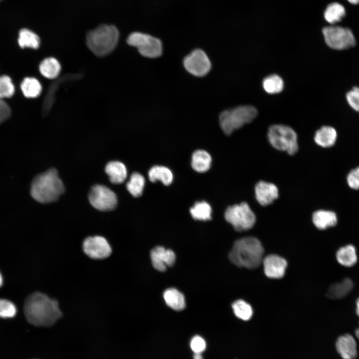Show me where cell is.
<instances>
[{"label":"cell","mask_w":359,"mask_h":359,"mask_svg":"<svg viewBox=\"0 0 359 359\" xmlns=\"http://www.w3.org/2000/svg\"><path fill=\"white\" fill-rule=\"evenodd\" d=\"M347 181L350 187L355 189L359 188V180L352 171L347 177Z\"/></svg>","instance_id":"f35d334b"},{"label":"cell","mask_w":359,"mask_h":359,"mask_svg":"<svg viewBox=\"0 0 359 359\" xmlns=\"http://www.w3.org/2000/svg\"><path fill=\"white\" fill-rule=\"evenodd\" d=\"M24 313L27 321L35 326H51L62 316L58 302L40 292L27 297Z\"/></svg>","instance_id":"6da1fadb"},{"label":"cell","mask_w":359,"mask_h":359,"mask_svg":"<svg viewBox=\"0 0 359 359\" xmlns=\"http://www.w3.org/2000/svg\"><path fill=\"white\" fill-rule=\"evenodd\" d=\"M84 252L94 259H104L112 253V248L105 238L101 236H89L83 242Z\"/></svg>","instance_id":"7c38bea8"},{"label":"cell","mask_w":359,"mask_h":359,"mask_svg":"<svg viewBox=\"0 0 359 359\" xmlns=\"http://www.w3.org/2000/svg\"><path fill=\"white\" fill-rule=\"evenodd\" d=\"M263 87L269 94H276L281 92L284 87L282 79L276 74L267 76L263 81Z\"/></svg>","instance_id":"1f68e13d"},{"label":"cell","mask_w":359,"mask_h":359,"mask_svg":"<svg viewBox=\"0 0 359 359\" xmlns=\"http://www.w3.org/2000/svg\"></svg>","instance_id":"bcb514c9"},{"label":"cell","mask_w":359,"mask_h":359,"mask_svg":"<svg viewBox=\"0 0 359 359\" xmlns=\"http://www.w3.org/2000/svg\"><path fill=\"white\" fill-rule=\"evenodd\" d=\"M232 307L235 315L244 321H247L252 317L253 310L251 306L242 300L235 301Z\"/></svg>","instance_id":"d6a6232c"},{"label":"cell","mask_w":359,"mask_h":359,"mask_svg":"<svg viewBox=\"0 0 359 359\" xmlns=\"http://www.w3.org/2000/svg\"><path fill=\"white\" fill-rule=\"evenodd\" d=\"M255 191L257 201L263 206L271 204L278 196L277 186L272 183L264 181H260L256 184Z\"/></svg>","instance_id":"2e32d148"},{"label":"cell","mask_w":359,"mask_h":359,"mask_svg":"<svg viewBox=\"0 0 359 359\" xmlns=\"http://www.w3.org/2000/svg\"><path fill=\"white\" fill-rule=\"evenodd\" d=\"M10 115V109L7 104L0 99V124L5 121Z\"/></svg>","instance_id":"74e56055"},{"label":"cell","mask_w":359,"mask_h":359,"mask_svg":"<svg viewBox=\"0 0 359 359\" xmlns=\"http://www.w3.org/2000/svg\"><path fill=\"white\" fill-rule=\"evenodd\" d=\"M14 93V87L11 78L7 75L0 76V99L10 98Z\"/></svg>","instance_id":"836d02e7"},{"label":"cell","mask_w":359,"mask_h":359,"mask_svg":"<svg viewBox=\"0 0 359 359\" xmlns=\"http://www.w3.org/2000/svg\"><path fill=\"white\" fill-rule=\"evenodd\" d=\"M190 347L194 353L201 354L205 349V340L199 336H195L191 340Z\"/></svg>","instance_id":"8d00e7d4"},{"label":"cell","mask_w":359,"mask_h":359,"mask_svg":"<svg viewBox=\"0 0 359 359\" xmlns=\"http://www.w3.org/2000/svg\"><path fill=\"white\" fill-rule=\"evenodd\" d=\"M24 96L26 98H36L41 92L42 87L38 80L33 77L25 78L20 84Z\"/></svg>","instance_id":"83f0119b"},{"label":"cell","mask_w":359,"mask_h":359,"mask_svg":"<svg viewBox=\"0 0 359 359\" xmlns=\"http://www.w3.org/2000/svg\"><path fill=\"white\" fill-rule=\"evenodd\" d=\"M356 335L357 338L359 339V328L356 331Z\"/></svg>","instance_id":"f6af8a7d"},{"label":"cell","mask_w":359,"mask_h":359,"mask_svg":"<svg viewBox=\"0 0 359 359\" xmlns=\"http://www.w3.org/2000/svg\"><path fill=\"white\" fill-rule=\"evenodd\" d=\"M18 43L19 46L22 48L28 47L37 49L40 45V39L33 31L23 28L19 32Z\"/></svg>","instance_id":"4316f807"},{"label":"cell","mask_w":359,"mask_h":359,"mask_svg":"<svg viewBox=\"0 0 359 359\" xmlns=\"http://www.w3.org/2000/svg\"><path fill=\"white\" fill-rule=\"evenodd\" d=\"M263 253V247L258 239L247 237L235 242L228 258L238 267L253 269L257 268L262 262Z\"/></svg>","instance_id":"7a4b0ae2"},{"label":"cell","mask_w":359,"mask_h":359,"mask_svg":"<svg viewBox=\"0 0 359 359\" xmlns=\"http://www.w3.org/2000/svg\"><path fill=\"white\" fill-rule=\"evenodd\" d=\"M257 115L256 109L251 105H242L226 110L219 115V124L227 135L251 122Z\"/></svg>","instance_id":"5b68a950"},{"label":"cell","mask_w":359,"mask_h":359,"mask_svg":"<svg viewBox=\"0 0 359 359\" xmlns=\"http://www.w3.org/2000/svg\"><path fill=\"white\" fill-rule=\"evenodd\" d=\"M189 211L191 216L195 220L206 221L211 219V207L204 201L195 202L190 208Z\"/></svg>","instance_id":"f546056e"},{"label":"cell","mask_w":359,"mask_h":359,"mask_svg":"<svg viewBox=\"0 0 359 359\" xmlns=\"http://www.w3.org/2000/svg\"><path fill=\"white\" fill-rule=\"evenodd\" d=\"M193 358V359H203L201 354L198 353H194Z\"/></svg>","instance_id":"ab89813d"},{"label":"cell","mask_w":359,"mask_h":359,"mask_svg":"<svg viewBox=\"0 0 359 359\" xmlns=\"http://www.w3.org/2000/svg\"><path fill=\"white\" fill-rule=\"evenodd\" d=\"M268 140L275 149L294 155L298 151L297 136L290 127L282 125H272L268 132Z\"/></svg>","instance_id":"8992f818"},{"label":"cell","mask_w":359,"mask_h":359,"mask_svg":"<svg viewBox=\"0 0 359 359\" xmlns=\"http://www.w3.org/2000/svg\"><path fill=\"white\" fill-rule=\"evenodd\" d=\"M264 273L270 278L279 279L282 278L287 266V261L282 257L271 254L263 259Z\"/></svg>","instance_id":"9a60e30c"},{"label":"cell","mask_w":359,"mask_h":359,"mask_svg":"<svg viewBox=\"0 0 359 359\" xmlns=\"http://www.w3.org/2000/svg\"><path fill=\"white\" fill-rule=\"evenodd\" d=\"M145 183L144 177L140 173H133L126 184L128 191L135 197L141 196L143 193Z\"/></svg>","instance_id":"4dcf8cb0"},{"label":"cell","mask_w":359,"mask_h":359,"mask_svg":"<svg viewBox=\"0 0 359 359\" xmlns=\"http://www.w3.org/2000/svg\"><path fill=\"white\" fill-rule=\"evenodd\" d=\"M83 74L78 73L67 74L57 79L49 86L42 106V115L44 117L48 115L55 100V95L58 88L64 83H70L80 79Z\"/></svg>","instance_id":"4fadbf2b"},{"label":"cell","mask_w":359,"mask_h":359,"mask_svg":"<svg viewBox=\"0 0 359 359\" xmlns=\"http://www.w3.org/2000/svg\"><path fill=\"white\" fill-rule=\"evenodd\" d=\"M39 71L45 77L56 79L60 72L61 66L58 60L53 57L44 59L39 65Z\"/></svg>","instance_id":"484cf974"},{"label":"cell","mask_w":359,"mask_h":359,"mask_svg":"<svg viewBox=\"0 0 359 359\" xmlns=\"http://www.w3.org/2000/svg\"><path fill=\"white\" fill-rule=\"evenodd\" d=\"M224 217L238 231L251 228L256 221L254 213L246 202L228 207L225 210Z\"/></svg>","instance_id":"ba28073f"},{"label":"cell","mask_w":359,"mask_h":359,"mask_svg":"<svg viewBox=\"0 0 359 359\" xmlns=\"http://www.w3.org/2000/svg\"><path fill=\"white\" fill-rule=\"evenodd\" d=\"M337 137V132L334 128L325 126L316 132L314 140L318 145L327 148L334 145Z\"/></svg>","instance_id":"ffe728a7"},{"label":"cell","mask_w":359,"mask_h":359,"mask_svg":"<svg viewBox=\"0 0 359 359\" xmlns=\"http://www.w3.org/2000/svg\"><path fill=\"white\" fill-rule=\"evenodd\" d=\"M119 37V31L115 26L102 24L87 33L86 44L96 56L103 57L115 48Z\"/></svg>","instance_id":"277c9868"},{"label":"cell","mask_w":359,"mask_h":359,"mask_svg":"<svg viewBox=\"0 0 359 359\" xmlns=\"http://www.w3.org/2000/svg\"><path fill=\"white\" fill-rule=\"evenodd\" d=\"M356 313L359 316V298L356 302Z\"/></svg>","instance_id":"b9f144b4"},{"label":"cell","mask_w":359,"mask_h":359,"mask_svg":"<svg viewBox=\"0 0 359 359\" xmlns=\"http://www.w3.org/2000/svg\"><path fill=\"white\" fill-rule=\"evenodd\" d=\"M336 348L343 359H354L357 355L356 341L349 334L342 336L338 338Z\"/></svg>","instance_id":"e0dca14e"},{"label":"cell","mask_w":359,"mask_h":359,"mask_svg":"<svg viewBox=\"0 0 359 359\" xmlns=\"http://www.w3.org/2000/svg\"><path fill=\"white\" fill-rule=\"evenodd\" d=\"M2 283H3V279H2V275L0 272V287L2 285Z\"/></svg>","instance_id":"ee69618b"},{"label":"cell","mask_w":359,"mask_h":359,"mask_svg":"<svg viewBox=\"0 0 359 359\" xmlns=\"http://www.w3.org/2000/svg\"><path fill=\"white\" fill-rule=\"evenodd\" d=\"M105 172L110 181L114 184L123 183L127 178V170L124 164L118 161L108 163L105 167Z\"/></svg>","instance_id":"ac0fdd59"},{"label":"cell","mask_w":359,"mask_h":359,"mask_svg":"<svg viewBox=\"0 0 359 359\" xmlns=\"http://www.w3.org/2000/svg\"><path fill=\"white\" fill-rule=\"evenodd\" d=\"M351 3L357 4L359 3V0H348Z\"/></svg>","instance_id":"7bdbcfd3"},{"label":"cell","mask_w":359,"mask_h":359,"mask_svg":"<svg viewBox=\"0 0 359 359\" xmlns=\"http://www.w3.org/2000/svg\"><path fill=\"white\" fill-rule=\"evenodd\" d=\"M336 258L339 263L344 266H354L358 260L355 247L349 244L341 247L336 253Z\"/></svg>","instance_id":"603a6c76"},{"label":"cell","mask_w":359,"mask_h":359,"mask_svg":"<svg viewBox=\"0 0 359 359\" xmlns=\"http://www.w3.org/2000/svg\"><path fill=\"white\" fill-rule=\"evenodd\" d=\"M345 14L346 10L343 5L338 2H333L327 7L324 12V17L329 23L335 24L340 21Z\"/></svg>","instance_id":"f1b7e54d"},{"label":"cell","mask_w":359,"mask_h":359,"mask_svg":"<svg viewBox=\"0 0 359 359\" xmlns=\"http://www.w3.org/2000/svg\"><path fill=\"white\" fill-rule=\"evenodd\" d=\"M183 64L185 70L196 77H203L210 70L211 63L205 52L200 49H195L183 59Z\"/></svg>","instance_id":"8fae6325"},{"label":"cell","mask_w":359,"mask_h":359,"mask_svg":"<svg viewBox=\"0 0 359 359\" xmlns=\"http://www.w3.org/2000/svg\"><path fill=\"white\" fill-rule=\"evenodd\" d=\"M16 313L15 305L9 300L0 299V317L11 318Z\"/></svg>","instance_id":"e575fe53"},{"label":"cell","mask_w":359,"mask_h":359,"mask_svg":"<svg viewBox=\"0 0 359 359\" xmlns=\"http://www.w3.org/2000/svg\"><path fill=\"white\" fill-rule=\"evenodd\" d=\"M313 221L317 228L323 230L335 226L337 223V217L333 211L319 210L314 213Z\"/></svg>","instance_id":"d6986e66"},{"label":"cell","mask_w":359,"mask_h":359,"mask_svg":"<svg viewBox=\"0 0 359 359\" xmlns=\"http://www.w3.org/2000/svg\"><path fill=\"white\" fill-rule=\"evenodd\" d=\"M353 286L352 280L345 278L340 282L331 285L328 290L327 296L332 299H342L352 291Z\"/></svg>","instance_id":"44dd1931"},{"label":"cell","mask_w":359,"mask_h":359,"mask_svg":"<svg viewBox=\"0 0 359 359\" xmlns=\"http://www.w3.org/2000/svg\"><path fill=\"white\" fill-rule=\"evenodd\" d=\"M150 180L156 182L160 180L165 185H170L173 180L172 171L168 168L161 166H155L148 172Z\"/></svg>","instance_id":"d4e9b609"},{"label":"cell","mask_w":359,"mask_h":359,"mask_svg":"<svg viewBox=\"0 0 359 359\" xmlns=\"http://www.w3.org/2000/svg\"><path fill=\"white\" fill-rule=\"evenodd\" d=\"M127 42L129 45L137 48L139 53L145 57L157 58L163 52L161 40L148 34L133 32L128 37Z\"/></svg>","instance_id":"52a82bcc"},{"label":"cell","mask_w":359,"mask_h":359,"mask_svg":"<svg viewBox=\"0 0 359 359\" xmlns=\"http://www.w3.org/2000/svg\"><path fill=\"white\" fill-rule=\"evenodd\" d=\"M163 297L166 304L176 311H181L185 306L184 295L177 289L171 288L165 291Z\"/></svg>","instance_id":"7402d4cb"},{"label":"cell","mask_w":359,"mask_h":359,"mask_svg":"<svg viewBox=\"0 0 359 359\" xmlns=\"http://www.w3.org/2000/svg\"><path fill=\"white\" fill-rule=\"evenodd\" d=\"M347 102L354 110L359 112V87H355L346 95Z\"/></svg>","instance_id":"d590c367"},{"label":"cell","mask_w":359,"mask_h":359,"mask_svg":"<svg viewBox=\"0 0 359 359\" xmlns=\"http://www.w3.org/2000/svg\"><path fill=\"white\" fill-rule=\"evenodd\" d=\"M326 44L331 48L344 50L356 44V39L351 30L339 26H330L323 29Z\"/></svg>","instance_id":"9c48e42d"},{"label":"cell","mask_w":359,"mask_h":359,"mask_svg":"<svg viewBox=\"0 0 359 359\" xmlns=\"http://www.w3.org/2000/svg\"><path fill=\"white\" fill-rule=\"evenodd\" d=\"M64 190L57 172L51 169L35 177L31 183L30 193L35 200L44 203L56 200Z\"/></svg>","instance_id":"3957f363"},{"label":"cell","mask_w":359,"mask_h":359,"mask_svg":"<svg viewBox=\"0 0 359 359\" xmlns=\"http://www.w3.org/2000/svg\"><path fill=\"white\" fill-rule=\"evenodd\" d=\"M211 157L209 154L204 150L195 151L191 158V167L196 172L204 173L207 171L211 165Z\"/></svg>","instance_id":"cb8c5ba5"},{"label":"cell","mask_w":359,"mask_h":359,"mask_svg":"<svg viewBox=\"0 0 359 359\" xmlns=\"http://www.w3.org/2000/svg\"><path fill=\"white\" fill-rule=\"evenodd\" d=\"M150 255L153 267L161 272L165 271L168 267L172 266L176 258L173 251L160 246L154 248Z\"/></svg>","instance_id":"5bb4252c"},{"label":"cell","mask_w":359,"mask_h":359,"mask_svg":"<svg viewBox=\"0 0 359 359\" xmlns=\"http://www.w3.org/2000/svg\"><path fill=\"white\" fill-rule=\"evenodd\" d=\"M89 200L94 208L101 211L113 210L117 204L116 194L107 186L101 184L95 185L91 188Z\"/></svg>","instance_id":"30bf717a"},{"label":"cell","mask_w":359,"mask_h":359,"mask_svg":"<svg viewBox=\"0 0 359 359\" xmlns=\"http://www.w3.org/2000/svg\"><path fill=\"white\" fill-rule=\"evenodd\" d=\"M352 171L359 180V167H358L356 169L352 170Z\"/></svg>","instance_id":"60d3db41"}]
</instances>
